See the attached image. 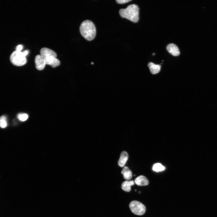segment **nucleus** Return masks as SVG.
Masks as SVG:
<instances>
[{
    "mask_svg": "<svg viewBox=\"0 0 217 217\" xmlns=\"http://www.w3.org/2000/svg\"><path fill=\"white\" fill-rule=\"evenodd\" d=\"M80 30L81 35L88 41L93 40L96 35L95 26L93 23L90 20L83 21L80 25Z\"/></svg>",
    "mask_w": 217,
    "mask_h": 217,
    "instance_id": "obj_1",
    "label": "nucleus"
},
{
    "mask_svg": "<svg viewBox=\"0 0 217 217\" xmlns=\"http://www.w3.org/2000/svg\"><path fill=\"white\" fill-rule=\"evenodd\" d=\"M121 16L134 23L137 22L139 19V8L136 4L130 5L125 9L120 10Z\"/></svg>",
    "mask_w": 217,
    "mask_h": 217,
    "instance_id": "obj_2",
    "label": "nucleus"
},
{
    "mask_svg": "<svg viewBox=\"0 0 217 217\" xmlns=\"http://www.w3.org/2000/svg\"><path fill=\"white\" fill-rule=\"evenodd\" d=\"M29 52L25 50L23 52L15 50L13 52L10 56L11 63L14 65L20 66L25 64L27 62L26 56Z\"/></svg>",
    "mask_w": 217,
    "mask_h": 217,
    "instance_id": "obj_3",
    "label": "nucleus"
},
{
    "mask_svg": "<svg viewBox=\"0 0 217 217\" xmlns=\"http://www.w3.org/2000/svg\"><path fill=\"white\" fill-rule=\"evenodd\" d=\"M129 206L131 211L136 215H143L146 211V208L144 205L137 201H132L130 203Z\"/></svg>",
    "mask_w": 217,
    "mask_h": 217,
    "instance_id": "obj_4",
    "label": "nucleus"
},
{
    "mask_svg": "<svg viewBox=\"0 0 217 217\" xmlns=\"http://www.w3.org/2000/svg\"><path fill=\"white\" fill-rule=\"evenodd\" d=\"M35 62L36 67L39 70L43 69L46 64L44 58L40 55H37L35 56Z\"/></svg>",
    "mask_w": 217,
    "mask_h": 217,
    "instance_id": "obj_5",
    "label": "nucleus"
},
{
    "mask_svg": "<svg viewBox=\"0 0 217 217\" xmlns=\"http://www.w3.org/2000/svg\"><path fill=\"white\" fill-rule=\"evenodd\" d=\"M40 55L44 58L50 56L56 57L57 56V54L54 51L46 47L42 48L40 50Z\"/></svg>",
    "mask_w": 217,
    "mask_h": 217,
    "instance_id": "obj_6",
    "label": "nucleus"
},
{
    "mask_svg": "<svg viewBox=\"0 0 217 217\" xmlns=\"http://www.w3.org/2000/svg\"><path fill=\"white\" fill-rule=\"evenodd\" d=\"M46 64L50 65L53 68H55L60 64L59 60L54 56H50L44 58Z\"/></svg>",
    "mask_w": 217,
    "mask_h": 217,
    "instance_id": "obj_7",
    "label": "nucleus"
},
{
    "mask_svg": "<svg viewBox=\"0 0 217 217\" xmlns=\"http://www.w3.org/2000/svg\"><path fill=\"white\" fill-rule=\"evenodd\" d=\"M168 51L174 56H178L180 55V52L178 46L174 43H170L166 47Z\"/></svg>",
    "mask_w": 217,
    "mask_h": 217,
    "instance_id": "obj_8",
    "label": "nucleus"
},
{
    "mask_svg": "<svg viewBox=\"0 0 217 217\" xmlns=\"http://www.w3.org/2000/svg\"><path fill=\"white\" fill-rule=\"evenodd\" d=\"M136 184L138 186H146L148 184L149 181L147 178L143 175L137 177L134 180Z\"/></svg>",
    "mask_w": 217,
    "mask_h": 217,
    "instance_id": "obj_9",
    "label": "nucleus"
},
{
    "mask_svg": "<svg viewBox=\"0 0 217 217\" xmlns=\"http://www.w3.org/2000/svg\"><path fill=\"white\" fill-rule=\"evenodd\" d=\"M128 154L127 153L123 151L121 153L120 158L118 162V165L121 167H124L128 159Z\"/></svg>",
    "mask_w": 217,
    "mask_h": 217,
    "instance_id": "obj_10",
    "label": "nucleus"
},
{
    "mask_svg": "<svg viewBox=\"0 0 217 217\" xmlns=\"http://www.w3.org/2000/svg\"><path fill=\"white\" fill-rule=\"evenodd\" d=\"M148 66L151 73L153 74H156L160 71L161 66L160 65L156 64L152 62H149Z\"/></svg>",
    "mask_w": 217,
    "mask_h": 217,
    "instance_id": "obj_11",
    "label": "nucleus"
},
{
    "mask_svg": "<svg viewBox=\"0 0 217 217\" xmlns=\"http://www.w3.org/2000/svg\"><path fill=\"white\" fill-rule=\"evenodd\" d=\"M121 173L123 175L124 178L127 180H130L132 177V173L131 170L127 166L123 167Z\"/></svg>",
    "mask_w": 217,
    "mask_h": 217,
    "instance_id": "obj_12",
    "label": "nucleus"
},
{
    "mask_svg": "<svg viewBox=\"0 0 217 217\" xmlns=\"http://www.w3.org/2000/svg\"><path fill=\"white\" fill-rule=\"evenodd\" d=\"M134 182L133 181H124L122 184L121 187L122 189L124 191L129 192L131 190V186L134 185Z\"/></svg>",
    "mask_w": 217,
    "mask_h": 217,
    "instance_id": "obj_13",
    "label": "nucleus"
},
{
    "mask_svg": "<svg viewBox=\"0 0 217 217\" xmlns=\"http://www.w3.org/2000/svg\"><path fill=\"white\" fill-rule=\"evenodd\" d=\"M165 169V167L160 163L154 164L153 167V170L156 172L163 171Z\"/></svg>",
    "mask_w": 217,
    "mask_h": 217,
    "instance_id": "obj_14",
    "label": "nucleus"
},
{
    "mask_svg": "<svg viewBox=\"0 0 217 217\" xmlns=\"http://www.w3.org/2000/svg\"><path fill=\"white\" fill-rule=\"evenodd\" d=\"M7 126V122L6 117L2 115L0 117V127L4 128Z\"/></svg>",
    "mask_w": 217,
    "mask_h": 217,
    "instance_id": "obj_15",
    "label": "nucleus"
},
{
    "mask_svg": "<svg viewBox=\"0 0 217 217\" xmlns=\"http://www.w3.org/2000/svg\"><path fill=\"white\" fill-rule=\"evenodd\" d=\"M17 117L20 121H24L28 119V115L26 113H19L17 115Z\"/></svg>",
    "mask_w": 217,
    "mask_h": 217,
    "instance_id": "obj_16",
    "label": "nucleus"
},
{
    "mask_svg": "<svg viewBox=\"0 0 217 217\" xmlns=\"http://www.w3.org/2000/svg\"><path fill=\"white\" fill-rule=\"evenodd\" d=\"M131 0H116V2L119 4H124L131 1Z\"/></svg>",
    "mask_w": 217,
    "mask_h": 217,
    "instance_id": "obj_17",
    "label": "nucleus"
},
{
    "mask_svg": "<svg viewBox=\"0 0 217 217\" xmlns=\"http://www.w3.org/2000/svg\"><path fill=\"white\" fill-rule=\"evenodd\" d=\"M23 48V46L21 45H19L17 46L16 47V50L21 51Z\"/></svg>",
    "mask_w": 217,
    "mask_h": 217,
    "instance_id": "obj_18",
    "label": "nucleus"
},
{
    "mask_svg": "<svg viewBox=\"0 0 217 217\" xmlns=\"http://www.w3.org/2000/svg\"><path fill=\"white\" fill-rule=\"evenodd\" d=\"M155 55V53H153V55Z\"/></svg>",
    "mask_w": 217,
    "mask_h": 217,
    "instance_id": "obj_19",
    "label": "nucleus"
},
{
    "mask_svg": "<svg viewBox=\"0 0 217 217\" xmlns=\"http://www.w3.org/2000/svg\"><path fill=\"white\" fill-rule=\"evenodd\" d=\"M138 192H139V193H140V191H139Z\"/></svg>",
    "mask_w": 217,
    "mask_h": 217,
    "instance_id": "obj_20",
    "label": "nucleus"
},
{
    "mask_svg": "<svg viewBox=\"0 0 217 217\" xmlns=\"http://www.w3.org/2000/svg\"><path fill=\"white\" fill-rule=\"evenodd\" d=\"M135 191H136V190H135Z\"/></svg>",
    "mask_w": 217,
    "mask_h": 217,
    "instance_id": "obj_21",
    "label": "nucleus"
}]
</instances>
